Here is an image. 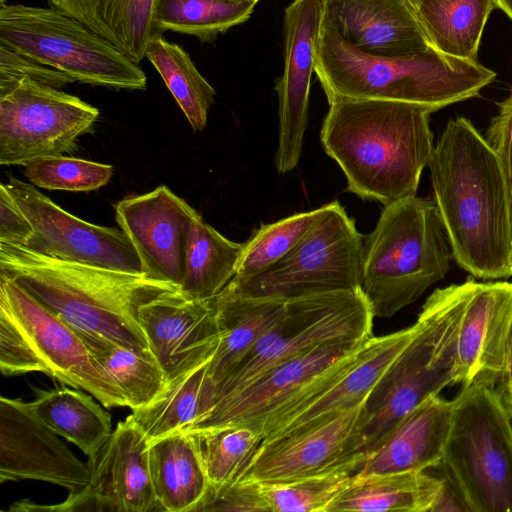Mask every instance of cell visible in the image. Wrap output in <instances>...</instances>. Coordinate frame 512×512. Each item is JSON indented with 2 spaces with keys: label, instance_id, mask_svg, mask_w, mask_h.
Instances as JSON below:
<instances>
[{
  "label": "cell",
  "instance_id": "obj_1",
  "mask_svg": "<svg viewBox=\"0 0 512 512\" xmlns=\"http://www.w3.org/2000/svg\"><path fill=\"white\" fill-rule=\"evenodd\" d=\"M428 167L453 259L475 278L512 276V191L484 136L469 119H450Z\"/></svg>",
  "mask_w": 512,
  "mask_h": 512
},
{
  "label": "cell",
  "instance_id": "obj_2",
  "mask_svg": "<svg viewBox=\"0 0 512 512\" xmlns=\"http://www.w3.org/2000/svg\"><path fill=\"white\" fill-rule=\"evenodd\" d=\"M320 140L346 190L384 206L415 196L434 145L428 108L393 100L332 98Z\"/></svg>",
  "mask_w": 512,
  "mask_h": 512
},
{
  "label": "cell",
  "instance_id": "obj_3",
  "mask_svg": "<svg viewBox=\"0 0 512 512\" xmlns=\"http://www.w3.org/2000/svg\"><path fill=\"white\" fill-rule=\"evenodd\" d=\"M0 274L17 280L76 333L150 349L139 308L180 286L69 262L0 242Z\"/></svg>",
  "mask_w": 512,
  "mask_h": 512
},
{
  "label": "cell",
  "instance_id": "obj_4",
  "mask_svg": "<svg viewBox=\"0 0 512 512\" xmlns=\"http://www.w3.org/2000/svg\"><path fill=\"white\" fill-rule=\"evenodd\" d=\"M315 73L332 98L379 99L417 104L436 112L477 97L497 74L478 60L442 53L433 47L383 56L350 44L323 18Z\"/></svg>",
  "mask_w": 512,
  "mask_h": 512
},
{
  "label": "cell",
  "instance_id": "obj_5",
  "mask_svg": "<svg viewBox=\"0 0 512 512\" xmlns=\"http://www.w3.org/2000/svg\"><path fill=\"white\" fill-rule=\"evenodd\" d=\"M453 258L434 201L415 196L384 206L363 237L361 291L374 317L389 318L444 279Z\"/></svg>",
  "mask_w": 512,
  "mask_h": 512
},
{
  "label": "cell",
  "instance_id": "obj_6",
  "mask_svg": "<svg viewBox=\"0 0 512 512\" xmlns=\"http://www.w3.org/2000/svg\"><path fill=\"white\" fill-rule=\"evenodd\" d=\"M0 370L41 372L93 395L104 407H125L114 380L81 337L17 280L0 274Z\"/></svg>",
  "mask_w": 512,
  "mask_h": 512
},
{
  "label": "cell",
  "instance_id": "obj_7",
  "mask_svg": "<svg viewBox=\"0 0 512 512\" xmlns=\"http://www.w3.org/2000/svg\"><path fill=\"white\" fill-rule=\"evenodd\" d=\"M475 277L435 289L417 317L410 343L366 400V451L403 416L454 384L457 337Z\"/></svg>",
  "mask_w": 512,
  "mask_h": 512
},
{
  "label": "cell",
  "instance_id": "obj_8",
  "mask_svg": "<svg viewBox=\"0 0 512 512\" xmlns=\"http://www.w3.org/2000/svg\"><path fill=\"white\" fill-rule=\"evenodd\" d=\"M0 45L53 67L75 82L116 90L147 87L139 63L50 6L0 4Z\"/></svg>",
  "mask_w": 512,
  "mask_h": 512
},
{
  "label": "cell",
  "instance_id": "obj_9",
  "mask_svg": "<svg viewBox=\"0 0 512 512\" xmlns=\"http://www.w3.org/2000/svg\"><path fill=\"white\" fill-rule=\"evenodd\" d=\"M441 460L473 512H512V419L495 386L473 382L453 399Z\"/></svg>",
  "mask_w": 512,
  "mask_h": 512
},
{
  "label": "cell",
  "instance_id": "obj_10",
  "mask_svg": "<svg viewBox=\"0 0 512 512\" xmlns=\"http://www.w3.org/2000/svg\"><path fill=\"white\" fill-rule=\"evenodd\" d=\"M373 319L360 288L288 299L283 317L215 384L213 403L269 369L313 349L372 337Z\"/></svg>",
  "mask_w": 512,
  "mask_h": 512
},
{
  "label": "cell",
  "instance_id": "obj_11",
  "mask_svg": "<svg viewBox=\"0 0 512 512\" xmlns=\"http://www.w3.org/2000/svg\"><path fill=\"white\" fill-rule=\"evenodd\" d=\"M375 347L370 337L324 345L287 360L216 400L186 432L224 426H247L258 431L326 391Z\"/></svg>",
  "mask_w": 512,
  "mask_h": 512
},
{
  "label": "cell",
  "instance_id": "obj_12",
  "mask_svg": "<svg viewBox=\"0 0 512 512\" xmlns=\"http://www.w3.org/2000/svg\"><path fill=\"white\" fill-rule=\"evenodd\" d=\"M362 259L363 236L334 201L326 204L321 217L288 254L253 277L232 279L225 289L283 300L355 290L361 285Z\"/></svg>",
  "mask_w": 512,
  "mask_h": 512
},
{
  "label": "cell",
  "instance_id": "obj_13",
  "mask_svg": "<svg viewBox=\"0 0 512 512\" xmlns=\"http://www.w3.org/2000/svg\"><path fill=\"white\" fill-rule=\"evenodd\" d=\"M99 110L28 77H0V164L23 165L73 152Z\"/></svg>",
  "mask_w": 512,
  "mask_h": 512
},
{
  "label": "cell",
  "instance_id": "obj_14",
  "mask_svg": "<svg viewBox=\"0 0 512 512\" xmlns=\"http://www.w3.org/2000/svg\"><path fill=\"white\" fill-rule=\"evenodd\" d=\"M149 440L130 415L117 424L108 440L87 465L88 485L59 504L40 505L26 500L15 503L14 511H160L150 467Z\"/></svg>",
  "mask_w": 512,
  "mask_h": 512
},
{
  "label": "cell",
  "instance_id": "obj_15",
  "mask_svg": "<svg viewBox=\"0 0 512 512\" xmlns=\"http://www.w3.org/2000/svg\"><path fill=\"white\" fill-rule=\"evenodd\" d=\"M291 433L262 441L237 481L285 482L334 469L366 451V400Z\"/></svg>",
  "mask_w": 512,
  "mask_h": 512
},
{
  "label": "cell",
  "instance_id": "obj_16",
  "mask_svg": "<svg viewBox=\"0 0 512 512\" xmlns=\"http://www.w3.org/2000/svg\"><path fill=\"white\" fill-rule=\"evenodd\" d=\"M4 185L34 229L22 247L59 260L143 274L138 255L121 229L84 221L17 178L10 177Z\"/></svg>",
  "mask_w": 512,
  "mask_h": 512
},
{
  "label": "cell",
  "instance_id": "obj_17",
  "mask_svg": "<svg viewBox=\"0 0 512 512\" xmlns=\"http://www.w3.org/2000/svg\"><path fill=\"white\" fill-rule=\"evenodd\" d=\"M34 413L31 403L0 398V482L26 479L52 483L74 495L89 483L87 462L78 459Z\"/></svg>",
  "mask_w": 512,
  "mask_h": 512
},
{
  "label": "cell",
  "instance_id": "obj_18",
  "mask_svg": "<svg viewBox=\"0 0 512 512\" xmlns=\"http://www.w3.org/2000/svg\"><path fill=\"white\" fill-rule=\"evenodd\" d=\"M321 20V0H293L284 11V66L275 85L279 102L275 167L279 173L295 169L301 157Z\"/></svg>",
  "mask_w": 512,
  "mask_h": 512
},
{
  "label": "cell",
  "instance_id": "obj_19",
  "mask_svg": "<svg viewBox=\"0 0 512 512\" xmlns=\"http://www.w3.org/2000/svg\"><path fill=\"white\" fill-rule=\"evenodd\" d=\"M196 212L164 185L116 204V221L135 249L145 276L181 285L189 226Z\"/></svg>",
  "mask_w": 512,
  "mask_h": 512
},
{
  "label": "cell",
  "instance_id": "obj_20",
  "mask_svg": "<svg viewBox=\"0 0 512 512\" xmlns=\"http://www.w3.org/2000/svg\"><path fill=\"white\" fill-rule=\"evenodd\" d=\"M139 321L169 381L210 361L220 341L214 298L190 299L180 289L142 305Z\"/></svg>",
  "mask_w": 512,
  "mask_h": 512
},
{
  "label": "cell",
  "instance_id": "obj_21",
  "mask_svg": "<svg viewBox=\"0 0 512 512\" xmlns=\"http://www.w3.org/2000/svg\"><path fill=\"white\" fill-rule=\"evenodd\" d=\"M511 325L512 282L475 279L458 331L454 384L496 387Z\"/></svg>",
  "mask_w": 512,
  "mask_h": 512
},
{
  "label": "cell",
  "instance_id": "obj_22",
  "mask_svg": "<svg viewBox=\"0 0 512 512\" xmlns=\"http://www.w3.org/2000/svg\"><path fill=\"white\" fill-rule=\"evenodd\" d=\"M322 18L357 48L403 56L430 46L410 0H321Z\"/></svg>",
  "mask_w": 512,
  "mask_h": 512
},
{
  "label": "cell",
  "instance_id": "obj_23",
  "mask_svg": "<svg viewBox=\"0 0 512 512\" xmlns=\"http://www.w3.org/2000/svg\"><path fill=\"white\" fill-rule=\"evenodd\" d=\"M453 400L431 396L397 421L366 451L356 474L425 471L441 461Z\"/></svg>",
  "mask_w": 512,
  "mask_h": 512
},
{
  "label": "cell",
  "instance_id": "obj_24",
  "mask_svg": "<svg viewBox=\"0 0 512 512\" xmlns=\"http://www.w3.org/2000/svg\"><path fill=\"white\" fill-rule=\"evenodd\" d=\"M417 328L415 322L407 328L382 336L376 348L338 382L261 430L262 441L291 433L361 402L407 347Z\"/></svg>",
  "mask_w": 512,
  "mask_h": 512
},
{
  "label": "cell",
  "instance_id": "obj_25",
  "mask_svg": "<svg viewBox=\"0 0 512 512\" xmlns=\"http://www.w3.org/2000/svg\"><path fill=\"white\" fill-rule=\"evenodd\" d=\"M220 341L208 375L220 382L285 314L287 300L248 297L224 289L214 298Z\"/></svg>",
  "mask_w": 512,
  "mask_h": 512
},
{
  "label": "cell",
  "instance_id": "obj_26",
  "mask_svg": "<svg viewBox=\"0 0 512 512\" xmlns=\"http://www.w3.org/2000/svg\"><path fill=\"white\" fill-rule=\"evenodd\" d=\"M140 63L152 38L157 0H46ZM162 34V33H161Z\"/></svg>",
  "mask_w": 512,
  "mask_h": 512
},
{
  "label": "cell",
  "instance_id": "obj_27",
  "mask_svg": "<svg viewBox=\"0 0 512 512\" xmlns=\"http://www.w3.org/2000/svg\"><path fill=\"white\" fill-rule=\"evenodd\" d=\"M148 452L160 511L196 512L210 484L190 434L181 431L157 439Z\"/></svg>",
  "mask_w": 512,
  "mask_h": 512
},
{
  "label": "cell",
  "instance_id": "obj_28",
  "mask_svg": "<svg viewBox=\"0 0 512 512\" xmlns=\"http://www.w3.org/2000/svg\"><path fill=\"white\" fill-rule=\"evenodd\" d=\"M439 486L428 470L354 474L327 512H430Z\"/></svg>",
  "mask_w": 512,
  "mask_h": 512
},
{
  "label": "cell",
  "instance_id": "obj_29",
  "mask_svg": "<svg viewBox=\"0 0 512 512\" xmlns=\"http://www.w3.org/2000/svg\"><path fill=\"white\" fill-rule=\"evenodd\" d=\"M95 399L90 393L63 385L36 390V398L30 403L46 426L89 457L112 433L111 415Z\"/></svg>",
  "mask_w": 512,
  "mask_h": 512
},
{
  "label": "cell",
  "instance_id": "obj_30",
  "mask_svg": "<svg viewBox=\"0 0 512 512\" xmlns=\"http://www.w3.org/2000/svg\"><path fill=\"white\" fill-rule=\"evenodd\" d=\"M210 361L169 381L154 402L132 411L130 417L149 443L176 432H186L209 411L215 387L208 375Z\"/></svg>",
  "mask_w": 512,
  "mask_h": 512
},
{
  "label": "cell",
  "instance_id": "obj_31",
  "mask_svg": "<svg viewBox=\"0 0 512 512\" xmlns=\"http://www.w3.org/2000/svg\"><path fill=\"white\" fill-rule=\"evenodd\" d=\"M242 248L243 243L227 239L196 212L188 231L181 293L194 300L218 296L234 278Z\"/></svg>",
  "mask_w": 512,
  "mask_h": 512
},
{
  "label": "cell",
  "instance_id": "obj_32",
  "mask_svg": "<svg viewBox=\"0 0 512 512\" xmlns=\"http://www.w3.org/2000/svg\"><path fill=\"white\" fill-rule=\"evenodd\" d=\"M414 7L431 47L477 60L485 25L496 8L493 0H422Z\"/></svg>",
  "mask_w": 512,
  "mask_h": 512
},
{
  "label": "cell",
  "instance_id": "obj_33",
  "mask_svg": "<svg viewBox=\"0 0 512 512\" xmlns=\"http://www.w3.org/2000/svg\"><path fill=\"white\" fill-rule=\"evenodd\" d=\"M79 335V334H78ZM99 366L120 388L132 411L154 402L168 385V377L151 349L79 335Z\"/></svg>",
  "mask_w": 512,
  "mask_h": 512
},
{
  "label": "cell",
  "instance_id": "obj_34",
  "mask_svg": "<svg viewBox=\"0 0 512 512\" xmlns=\"http://www.w3.org/2000/svg\"><path fill=\"white\" fill-rule=\"evenodd\" d=\"M145 58L162 77L192 129L202 131L207 125L216 92L196 68L190 55L158 33L148 44Z\"/></svg>",
  "mask_w": 512,
  "mask_h": 512
},
{
  "label": "cell",
  "instance_id": "obj_35",
  "mask_svg": "<svg viewBox=\"0 0 512 512\" xmlns=\"http://www.w3.org/2000/svg\"><path fill=\"white\" fill-rule=\"evenodd\" d=\"M255 5L229 0H157L155 26L160 33L172 31L210 43L246 22Z\"/></svg>",
  "mask_w": 512,
  "mask_h": 512
},
{
  "label": "cell",
  "instance_id": "obj_36",
  "mask_svg": "<svg viewBox=\"0 0 512 512\" xmlns=\"http://www.w3.org/2000/svg\"><path fill=\"white\" fill-rule=\"evenodd\" d=\"M365 456L363 451L329 471L291 481L257 483L258 488L269 512H327L361 468Z\"/></svg>",
  "mask_w": 512,
  "mask_h": 512
},
{
  "label": "cell",
  "instance_id": "obj_37",
  "mask_svg": "<svg viewBox=\"0 0 512 512\" xmlns=\"http://www.w3.org/2000/svg\"><path fill=\"white\" fill-rule=\"evenodd\" d=\"M187 433L192 437L212 489L237 481L263 440L258 431L247 426Z\"/></svg>",
  "mask_w": 512,
  "mask_h": 512
},
{
  "label": "cell",
  "instance_id": "obj_38",
  "mask_svg": "<svg viewBox=\"0 0 512 512\" xmlns=\"http://www.w3.org/2000/svg\"><path fill=\"white\" fill-rule=\"evenodd\" d=\"M326 204L263 224L243 243L242 253L233 279L253 277L278 262L292 250L321 217Z\"/></svg>",
  "mask_w": 512,
  "mask_h": 512
},
{
  "label": "cell",
  "instance_id": "obj_39",
  "mask_svg": "<svg viewBox=\"0 0 512 512\" xmlns=\"http://www.w3.org/2000/svg\"><path fill=\"white\" fill-rule=\"evenodd\" d=\"M25 177L35 186L48 190L93 191L106 185L113 167L64 155L36 158L24 166Z\"/></svg>",
  "mask_w": 512,
  "mask_h": 512
},
{
  "label": "cell",
  "instance_id": "obj_40",
  "mask_svg": "<svg viewBox=\"0 0 512 512\" xmlns=\"http://www.w3.org/2000/svg\"><path fill=\"white\" fill-rule=\"evenodd\" d=\"M268 512L258 484L248 481H235L220 488H209L196 512Z\"/></svg>",
  "mask_w": 512,
  "mask_h": 512
},
{
  "label": "cell",
  "instance_id": "obj_41",
  "mask_svg": "<svg viewBox=\"0 0 512 512\" xmlns=\"http://www.w3.org/2000/svg\"><path fill=\"white\" fill-rule=\"evenodd\" d=\"M0 77H28L58 89L75 82L65 73L1 45Z\"/></svg>",
  "mask_w": 512,
  "mask_h": 512
},
{
  "label": "cell",
  "instance_id": "obj_42",
  "mask_svg": "<svg viewBox=\"0 0 512 512\" xmlns=\"http://www.w3.org/2000/svg\"><path fill=\"white\" fill-rule=\"evenodd\" d=\"M497 107L484 138L497 154L512 191V91Z\"/></svg>",
  "mask_w": 512,
  "mask_h": 512
},
{
  "label": "cell",
  "instance_id": "obj_43",
  "mask_svg": "<svg viewBox=\"0 0 512 512\" xmlns=\"http://www.w3.org/2000/svg\"><path fill=\"white\" fill-rule=\"evenodd\" d=\"M34 229L4 183L0 185V242L25 246Z\"/></svg>",
  "mask_w": 512,
  "mask_h": 512
},
{
  "label": "cell",
  "instance_id": "obj_44",
  "mask_svg": "<svg viewBox=\"0 0 512 512\" xmlns=\"http://www.w3.org/2000/svg\"><path fill=\"white\" fill-rule=\"evenodd\" d=\"M427 470L440 480L430 512H473L461 485L442 460Z\"/></svg>",
  "mask_w": 512,
  "mask_h": 512
},
{
  "label": "cell",
  "instance_id": "obj_45",
  "mask_svg": "<svg viewBox=\"0 0 512 512\" xmlns=\"http://www.w3.org/2000/svg\"><path fill=\"white\" fill-rule=\"evenodd\" d=\"M496 389L503 403L512 397V325L507 339L504 365Z\"/></svg>",
  "mask_w": 512,
  "mask_h": 512
},
{
  "label": "cell",
  "instance_id": "obj_46",
  "mask_svg": "<svg viewBox=\"0 0 512 512\" xmlns=\"http://www.w3.org/2000/svg\"><path fill=\"white\" fill-rule=\"evenodd\" d=\"M495 7L500 9L512 22V0H493Z\"/></svg>",
  "mask_w": 512,
  "mask_h": 512
},
{
  "label": "cell",
  "instance_id": "obj_47",
  "mask_svg": "<svg viewBox=\"0 0 512 512\" xmlns=\"http://www.w3.org/2000/svg\"><path fill=\"white\" fill-rule=\"evenodd\" d=\"M504 405L507 408V410L510 414V417L512 419V397L506 403H504Z\"/></svg>",
  "mask_w": 512,
  "mask_h": 512
},
{
  "label": "cell",
  "instance_id": "obj_48",
  "mask_svg": "<svg viewBox=\"0 0 512 512\" xmlns=\"http://www.w3.org/2000/svg\"><path fill=\"white\" fill-rule=\"evenodd\" d=\"M229 1H245V2H254V3H257L259 0H229Z\"/></svg>",
  "mask_w": 512,
  "mask_h": 512
},
{
  "label": "cell",
  "instance_id": "obj_49",
  "mask_svg": "<svg viewBox=\"0 0 512 512\" xmlns=\"http://www.w3.org/2000/svg\"><path fill=\"white\" fill-rule=\"evenodd\" d=\"M510 269L512 274V245H511V252H510Z\"/></svg>",
  "mask_w": 512,
  "mask_h": 512
},
{
  "label": "cell",
  "instance_id": "obj_50",
  "mask_svg": "<svg viewBox=\"0 0 512 512\" xmlns=\"http://www.w3.org/2000/svg\"><path fill=\"white\" fill-rule=\"evenodd\" d=\"M422 0H410V2L415 6L416 4H418L419 2H421Z\"/></svg>",
  "mask_w": 512,
  "mask_h": 512
},
{
  "label": "cell",
  "instance_id": "obj_51",
  "mask_svg": "<svg viewBox=\"0 0 512 512\" xmlns=\"http://www.w3.org/2000/svg\"><path fill=\"white\" fill-rule=\"evenodd\" d=\"M7 0H0V4H4Z\"/></svg>",
  "mask_w": 512,
  "mask_h": 512
}]
</instances>
